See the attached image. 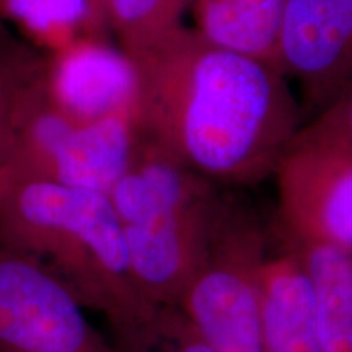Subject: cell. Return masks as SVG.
Returning a JSON list of instances; mask_svg holds the SVG:
<instances>
[{
  "label": "cell",
  "instance_id": "7",
  "mask_svg": "<svg viewBox=\"0 0 352 352\" xmlns=\"http://www.w3.org/2000/svg\"><path fill=\"white\" fill-rule=\"evenodd\" d=\"M274 178L285 245L327 243L352 252V147L292 142Z\"/></svg>",
  "mask_w": 352,
  "mask_h": 352
},
{
  "label": "cell",
  "instance_id": "1",
  "mask_svg": "<svg viewBox=\"0 0 352 352\" xmlns=\"http://www.w3.org/2000/svg\"><path fill=\"white\" fill-rule=\"evenodd\" d=\"M129 60L139 134L215 184L274 176L303 120L283 72L186 26Z\"/></svg>",
  "mask_w": 352,
  "mask_h": 352
},
{
  "label": "cell",
  "instance_id": "8",
  "mask_svg": "<svg viewBox=\"0 0 352 352\" xmlns=\"http://www.w3.org/2000/svg\"><path fill=\"white\" fill-rule=\"evenodd\" d=\"M279 65L310 120L352 95V0H285Z\"/></svg>",
  "mask_w": 352,
  "mask_h": 352
},
{
  "label": "cell",
  "instance_id": "13",
  "mask_svg": "<svg viewBox=\"0 0 352 352\" xmlns=\"http://www.w3.org/2000/svg\"><path fill=\"white\" fill-rule=\"evenodd\" d=\"M191 0H104L107 25L134 59L179 28Z\"/></svg>",
  "mask_w": 352,
  "mask_h": 352
},
{
  "label": "cell",
  "instance_id": "16",
  "mask_svg": "<svg viewBox=\"0 0 352 352\" xmlns=\"http://www.w3.org/2000/svg\"><path fill=\"white\" fill-rule=\"evenodd\" d=\"M113 333L114 352H212L178 305H155Z\"/></svg>",
  "mask_w": 352,
  "mask_h": 352
},
{
  "label": "cell",
  "instance_id": "14",
  "mask_svg": "<svg viewBox=\"0 0 352 352\" xmlns=\"http://www.w3.org/2000/svg\"><path fill=\"white\" fill-rule=\"evenodd\" d=\"M3 12L52 51L103 28L90 0H3Z\"/></svg>",
  "mask_w": 352,
  "mask_h": 352
},
{
  "label": "cell",
  "instance_id": "10",
  "mask_svg": "<svg viewBox=\"0 0 352 352\" xmlns=\"http://www.w3.org/2000/svg\"><path fill=\"white\" fill-rule=\"evenodd\" d=\"M261 314L264 352H321L310 289L287 246L263 263Z\"/></svg>",
  "mask_w": 352,
  "mask_h": 352
},
{
  "label": "cell",
  "instance_id": "4",
  "mask_svg": "<svg viewBox=\"0 0 352 352\" xmlns=\"http://www.w3.org/2000/svg\"><path fill=\"white\" fill-rule=\"evenodd\" d=\"M266 256L258 215L235 196H226L208 253L176 303L212 352H264Z\"/></svg>",
  "mask_w": 352,
  "mask_h": 352
},
{
  "label": "cell",
  "instance_id": "15",
  "mask_svg": "<svg viewBox=\"0 0 352 352\" xmlns=\"http://www.w3.org/2000/svg\"><path fill=\"white\" fill-rule=\"evenodd\" d=\"M44 74L34 54L0 33V173L10 164L25 96Z\"/></svg>",
  "mask_w": 352,
  "mask_h": 352
},
{
  "label": "cell",
  "instance_id": "19",
  "mask_svg": "<svg viewBox=\"0 0 352 352\" xmlns=\"http://www.w3.org/2000/svg\"><path fill=\"white\" fill-rule=\"evenodd\" d=\"M3 16H6V12H3V0H0V33H3V28H2Z\"/></svg>",
  "mask_w": 352,
  "mask_h": 352
},
{
  "label": "cell",
  "instance_id": "5",
  "mask_svg": "<svg viewBox=\"0 0 352 352\" xmlns=\"http://www.w3.org/2000/svg\"><path fill=\"white\" fill-rule=\"evenodd\" d=\"M138 135L134 111L90 122L67 116L47 96L43 74L25 96L15 151L3 171L108 195Z\"/></svg>",
  "mask_w": 352,
  "mask_h": 352
},
{
  "label": "cell",
  "instance_id": "9",
  "mask_svg": "<svg viewBox=\"0 0 352 352\" xmlns=\"http://www.w3.org/2000/svg\"><path fill=\"white\" fill-rule=\"evenodd\" d=\"M44 64V87L60 111L90 122L134 111L135 72L122 51L96 36H82L52 51Z\"/></svg>",
  "mask_w": 352,
  "mask_h": 352
},
{
  "label": "cell",
  "instance_id": "6",
  "mask_svg": "<svg viewBox=\"0 0 352 352\" xmlns=\"http://www.w3.org/2000/svg\"><path fill=\"white\" fill-rule=\"evenodd\" d=\"M0 352H114L46 267L0 241Z\"/></svg>",
  "mask_w": 352,
  "mask_h": 352
},
{
  "label": "cell",
  "instance_id": "3",
  "mask_svg": "<svg viewBox=\"0 0 352 352\" xmlns=\"http://www.w3.org/2000/svg\"><path fill=\"white\" fill-rule=\"evenodd\" d=\"M226 196L139 134L108 197L124 235L132 274L152 305H176L209 250Z\"/></svg>",
  "mask_w": 352,
  "mask_h": 352
},
{
  "label": "cell",
  "instance_id": "17",
  "mask_svg": "<svg viewBox=\"0 0 352 352\" xmlns=\"http://www.w3.org/2000/svg\"><path fill=\"white\" fill-rule=\"evenodd\" d=\"M294 142L334 144L352 147V95L346 96L302 124Z\"/></svg>",
  "mask_w": 352,
  "mask_h": 352
},
{
  "label": "cell",
  "instance_id": "12",
  "mask_svg": "<svg viewBox=\"0 0 352 352\" xmlns=\"http://www.w3.org/2000/svg\"><path fill=\"white\" fill-rule=\"evenodd\" d=\"M196 30L227 50L252 56L279 72L285 0H191Z\"/></svg>",
  "mask_w": 352,
  "mask_h": 352
},
{
  "label": "cell",
  "instance_id": "18",
  "mask_svg": "<svg viewBox=\"0 0 352 352\" xmlns=\"http://www.w3.org/2000/svg\"><path fill=\"white\" fill-rule=\"evenodd\" d=\"M90 6L94 8V13L98 20V23L103 26H107V16H104V0H90Z\"/></svg>",
  "mask_w": 352,
  "mask_h": 352
},
{
  "label": "cell",
  "instance_id": "11",
  "mask_svg": "<svg viewBox=\"0 0 352 352\" xmlns=\"http://www.w3.org/2000/svg\"><path fill=\"white\" fill-rule=\"evenodd\" d=\"M285 246L305 274L321 352H352V252L327 243Z\"/></svg>",
  "mask_w": 352,
  "mask_h": 352
},
{
  "label": "cell",
  "instance_id": "2",
  "mask_svg": "<svg viewBox=\"0 0 352 352\" xmlns=\"http://www.w3.org/2000/svg\"><path fill=\"white\" fill-rule=\"evenodd\" d=\"M0 241L46 267L113 331L153 307L132 274L108 195L0 173Z\"/></svg>",
  "mask_w": 352,
  "mask_h": 352
}]
</instances>
